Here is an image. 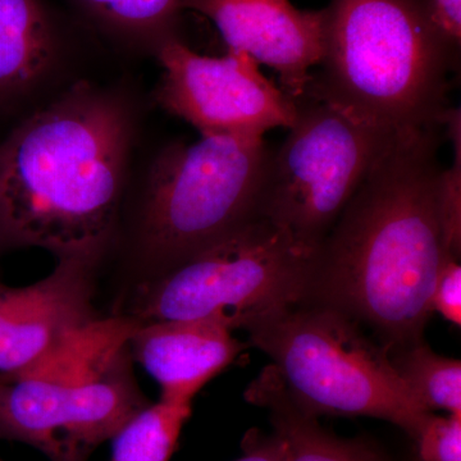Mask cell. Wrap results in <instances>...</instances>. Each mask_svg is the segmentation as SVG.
Masks as SVG:
<instances>
[{"mask_svg": "<svg viewBox=\"0 0 461 461\" xmlns=\"http://www.w3.org/2000/svg\"><path fill=\"white\" fill-rule=\"evenodd\" d=\"M321 71L305 95L379 129L444 127L454 50L426 0H330Z\"/></svg>", "mask_w": 461, "mask_h": 461, "instance_id": "obj_3", "label": "cell"}, {"mask_svg": "<svg viewBox=\"0 0 461 461\" xmlns=\"http://www.w3.org/2000/svg\"><path fill=\"white\" fill-rule=\"evenodd\" d=\"M245 397L271 412L275 432L286 441L287 461H384L363 442L339 438L321 429L317 417L290 399L272 366L264 369Z\"/></svg>", "mask_w": 461, "mask_h": 461, "instance_id": "obj_14", "label": "cell"}, {"mask_svg": "<svg viewBox=\"0 0 461 461\" xmlns=\"http://www.w3.org/2000/svg\"><path fill=\"white\" fill-rule=\"evenodd\" d=\"M63 59L65 36L44 0H0V107L42 89Z\"/></svg>", "mask_w": 461, "mask_h": 461, "instance_id": "obj_13", "label": "cell"}, {"mask_svg": "<svg viewBox=\"0 0 461 461\" xmlns=\"http://www.w3.org/2000/svg\"><path fill=\"white\" fill-rule=\"evenodd\" d=\"M242 450L244 455L236 461H287L286 441L277 432H249L242 441Z\"/></svg>", "mask_w": 461, "mask_h": 461, "instance_id": "obj_22", "label": "cell"}, {"mask_svg": "<svg viewBox=\"0 0 461 461\" xmlns=\"http://www.w3.org/2000/svg\"><path fill=\"white\" fill-rule=\"evenodd\" d=\"M439 130L391 138L321 245L305 300L350 315L390 353L423 339L446 258Z\"/></svg>", "mask_w": 461, "mask_h": 461, "instance_id": "obj_1", "label": "cell"}, {"mask_svg": "<svg viewBox=\"0 0 461 461\" xmlns=\"http://www.w3.org/2000/svg\"><path fill=\"white\" fill-rule=\"evenodd\" d=\"M391 360L418 402L433 412L461 415V362L436 354L426 342L390 353Z\"/></svg>", "mask_w": 461, "mask_h": 461, "instance_id": "obj_16", "label": "cell"}, {"mask_svg": "<svg viewBox=\"0 0 461 461\" xmlns=\"http://www.w3.org/2000/svg\"><path fill=\"white\" fill-rule=\"evenodd\" d=\"M297 118L273 150L260 217L320 250L354 194L397 131L372 126L304 95Z\"/></svg>", "mask_w": 461, "mask_h": 461, "instance_id": "obj_8", "label": "cell"}, {"mask_svg": "<svg viewBox=\"0 0 461 461\" xmlns=\"http://www.w3.org/2000/svg\"><path fill=\"white\" fill-rule=\"evenodd\" d=\"M94 269L58 260L50 276L30 286H0V373L35 366L99 320Z\"/></svg>", "mask_w": 461, "mask_h": 461, "instance_id": "obj_11", "label": "cell"}, {"mask_svg": "<svg viewBox=\"0 0 461 461\" xmlns=\"http://www.w3.org/2000/svg\"><path fill=\"white\" fill-rule=\"evenodd\" d=\"M430 20L446 41L460 51L461 0H426Z\"/></svg>", "mask_w": 461, "mask_h": 461, "instance_id": "obj_21", "label": "cell"}, {"mask_svg": "<svg viewBox=\"0 0 461 461\" xmlns=\"http://www.w3.org/2000/svg\"><path fill=\"white\" fill-rule=\"evenodd\" d=\"M244 330L271 357L290 399L313 417L375 418L414 439L430 414L396 372L390 351L339 309L303 302Z\"/></svg>", "mask_w": 461, "mask_h": 461, "instance_id": "obj_5", "label": "cell"}, {"mask_svg": "<svg viewBox=\"0 0 461 461\" xmlns=\"http://www.w3.org/2000/svg\"><path fill=\"white\" fill-rule=\"evenodd\" d=\"M132 360L159 384L160 400L191 405L208 382L235 362L247 345L218 318L139 321L129 338Z\"/></svg>", "mask_w": 461, "mask_h": 461, "instance_id": "obj_12", "label": "cell"}, {"mask_svg": "<svg viewBox=\"0 0 461 461\" xmlns=\"http://www.w3.org/2000/svg\"><path fill=\"white\" fill-rule=\"evenodd\" d=\"M0 286H3V284H2V282H0Z\"/></svg>", "mask_w": 461, "mask_h": 461, "instance_id": "obj_23", "label": "cell"}, {"mask_svg": "<svg viewBox=\"0 0 461 461\" xmlns=\"http://www.w3.org/2000/svg\"><path fill=\"white\" fill-rule=\"evenodd\" d=\"M162 76L156 102L169 114L195 127L202 136L263 138L276 127L290 129L296 100L260 72L242 51L202 56L181 39L166 42L156 54Z\"/></svg>", "mask_w": 461, "mask_h": 461, "instance_id": "obj_9", "label": "cell"}, {"mask_svg": "<svg viewBox=\"0 0 461 461\" xmlns=\"http://www.w3.org/2000/svg\"><path fill=\"white\" fill-rule=\"evenodd\" d=\"M317 256L284 227L259 217L142 281L124 315L139 321L218 318L244 330L308 299Z\"/></svg>", "mask_w": 461, "mask_h": 461, "instance_id": "obj_7", "label": "cell"}, {"mask_svg": "<svg viewBox=\"0 0 461 461\" xmlns=\"http://www.w3.org/2000/svg\"><path fill=\"white\" fill-rule=\"evenodd\" d=\"M190 415L191 405L149 403L112 438L111 461H169Z\"/></svg>", "mask_w": 461, "mask_h": 461, "instance_id": "obj_17", "label": "cell"}, {"mask_svg": "<svg viewBox=\"0 0 461 461\" xmlns=\"http://www.w3.org/2000/svg\"><path fill=\"white\" fill-rule=\"evenodd\" d=\"M138 321L99 318L44 360L0 373V439L50 461H89L149 402L132 371Z\"/></svg>", "mask_w": 461, "mask_h": 461, "instance_id": "obj_4", "label": "cell"}, {"mask_svg": "<svg viewBox=\"0 0 461 461\" xmlns=\"http://www.w3.org/2000/svg\"><path fill=\"white\" fill-rule=\"evenodd\" d=\"M430 309L455 326H461V266L459 259L446 257L439 268Z\"/></svg>", "mask_w": 461, "mask_h": 461, "instance_id": "obj_20", "label": "cell"}, {"mask_svg": "<svg viewBox=\"0 0 461 461\" xmlns=\"http://www.w3.org/2000/svg\"><path fill=\"white\" fill-rule=\"evenodd\" d=\"M87 25L109 41L156 56L178 38L184 0H68Z\"/></svg>", "mask_w": 461, "mask_h": 461, "instance_id": "obj_15", "label": "cell"}, {"mask_svg": "<svg viewBox=\"0 0 461 461\" xmlns=\"http://www.w3.org/2000/svg\"><path fill=\"white\" fill-rule=\"evenodd\" d=\"M136 114L123 93L78 81L0 144V249L95 266L113 241Z\"/></svg>", "mask_w": 461, "mask_h": 461, "instance_id": "obj_2", "label": "cell"}, {"mask_svg": "<svg viewBox=\"0 0 461 461\" xmlns=\"http://www.w3.org/2000/svg\"><path fill=\"white\" fill-rule=\"evenodd\" d=\"M182 7L209 18L229 50L275 69L291 98H304L324 56L326 9L304 11L290 0H184Z\"/></svg>", "mask_w": 461, "mask_h": 461, "instance_id": "obj_10", "label": "cell"}, {"mask_svg": "<svg viewBox=\"0 0 461 461\" xmlns=\"http://www.w3.org/2000/svg\"><path fill=\"white\" fill-rule=\"evenodd\" d=\"M0 461H5V460L0 459Z\"/></svg>", "mask_w": 461, "mask_h": 461, "instance_id": "obj_24", "label": "cell"}, {"mask_svg": "<svg viewBox=\"0 0 461 461\" xmlns=\"http://www.w3.org/2000/svg\"><path fill=\"white\" fill-rule=\"evenodd\" d=\"M444 127L453 142L454 162L438 180V212L446 257L460 259L461 251V121L459 109H450Z\"/></svg>", "mask_w": 461, "mask_h": 461, "instance_id": "obj_18", "label": "cell"}, {"mask_svg": "<svg viewBox=\"0 0 461 461\" xmlns=\"http://www.w3.org/2000/svg\"><path fill=\"white\" fill-rule=\"evenodd\" d=\"M272 154L263 138L232 136L163 149L149 169L133 235L148 278L259 218Z\"/></svg>", "mask_w": 461, "mask_h": 461, "instance_id": "obj_6", "label": "cell"}, {"mask_svg": "<svg viewBox=\"0 0 461 461\" xmlns=\"http://www.w3.org/2000/svg\"><path fill=\"white\" fill-rule=\"evenodd\" d=\"M414 441L421 461H461V415L430 412Z\"/></svg>", "mask_w": 461, "mask_h": 461, "instance_id": "obj_19", "label": "cell"}]
</instances>
